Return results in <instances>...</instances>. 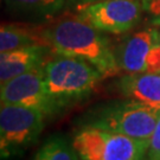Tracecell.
Returning <instances> with one entry per match:
<instances>
[{
  "instance_id": "18",
  "label": "cell",
  "mask_w": 160,
  "mask_h": 160,
  "mask_svg": "<svg viewBox=\"0 0 160 160\" xmlns=\"http://www.w3.org/2000/svg\"><path fill=\"white\" fill-rule=\"evenodd\" d=\"M152 160H160V154L158 155V157H155L154 159H152Z\"/></svg>"
},
{
  "instance_id": "4",
  "label": "cell",
  "mask_w": 160,
  "mask_h": 160,
  "mask_svg": "<svg viewBox=\"0 0 160 160\" xmlns=\"http://www.w3.org/2000/svg\"><path fill=\"white\" fill-rule=\"evenodd\" d=\"M159 115L160 108L131 98L98 109L86 126L121 133L140 140H151Z\"/></svg>"
},
{
  "instance_id": "3",
  "label": "cell",
  "mask_w": 160,
  "mask_h": 160,
  "mask_svg": "<svg viewBox=\"0 0 160 160\" xmlns=\"http://www.w3.org/2000/svg\"><path fill=\"white\" fill-rule=\"evenodd\" d=\"M72 146L81 160H148L149 140L84 126Z\"/></svg>"
},
{
  "instance_id": "16",
  "label": "cell",
  "mask_w": 160,
  "mask_h": 160,
  "mask_svg": "<svg viewBox=\"0 0 160 160\" xmlns=\"http://www.w3.org/2000/svg\"><path fill=\"white\" fill-rule=\"evenodd\" d=\"M145 10L147 11L151 23L159 26L160 25V0H143Z\"/></svg>"
},
{
  "instance_id": "10",
  "label": "cell",
  "mask_w": 160,
  "mask_h": 160,
  "mask_svg": "<svg viewBox=\"0 0 160 160\" xmlns=\"http://www.w3.org/2000/svg\"><path fill=\"white\" fill-rule=\"evenodd\" d=\"M120 89L132 100L160 108V74H128L122 77Z\"/></svg>"
},
{
  "instance_id": "12",
  "label": "cell",
  "mask_w": 160,
  "mask_h": 160,
  "mask_svg": "<svg viewBox=\"0 0 160 160\" xmlns=\"http://www.w3.org/2000/svg\"><path fill=\"white\" fill-rule=\"evenodd\" d=\"M5 2L14 12L33 16H52L63 7L65 0H5Z\"/></svg>"
},
{
  "instance_id": "14",
  "label": "cell",
  "mask_w": 160,
  "mask_h": 160,
  "mask_svg": "<svg viewBox=\"0 0 160 160\" xmlns=\"http://www.w3.org/2000/svg\"><path fill=\"white\" fill-rule=\"evenodd\" d=\"M146 72L160 74V44H155L149 51Z\"/></svg>"
},
{
  "instance_id": "9",
  "label": "cell",
  "mask_w": 160,
  "mask_h": 160,
  "mask_svg": "<svg viewBox=\"0 0 160 160\" xmlns=\"http://www.w3.org/2000/svg\"><path fill=\"white\" fill-rule=\"evenodd\" d=\"M44 55V45L22 48L11 51L1 52L0 55V81L14 78L19 75L39 68Z\"/></svg>"
},
{
  "instance_id": "1",
  "label": "cell",
  "mask_w": 160,
  "mask_h": 160,
  "mask_svg": "<svg viewBox=\"0 0 160 160\" xmlns=\"http://www.w3.org/2000/svg\"><path fill=\"white\" fill-rule=\"evenodd\" d=\"M40 32L46 45L59 55L86 59L103 76H113L120 71L107 39L80 16L61 18Z\"/></svg>"
},
{
  "instance_id": "11",
  "label": "cell",
  "mask_w": 160,
  "mask_h": 160,
  "mask_svg": "<svg viewBox=\"0 0 160 160\" xmlns=\"http://www.w3.org/2000/svg\"><path fill=\"white\" fill-rule=\"evenodd\" d=\"M44 45L48 46L42 36L40 30L33 31V29H26L19 25H1L0 29V51L6 52L30 48V46Z\"/></svg>"
},
{
  "instance_id": "15",
  "label": "cell",
  "mask_w": 160,
  "mask_h": 160,
  "mask_svg": "<svg viewBox=\"0 0 160 160\" xmlns=\"http://www.w3.org/2000/svg\"><path fill=\"white\" fill-rule=\"evenodd\" d=\"M160 154V115L155 129L149 140V149H148V160L154 159L155 157Z\"/></svg>"
},
{
  "instance_id": "8",
  "label": "cell",
  "mask_w": 160,
  "mask_h": 160,
  "mask_svg": "<svg viewBox=\"0 0 160 160\" xmlns=\"http://www.w3.org/2000/svg\"><path fill=\"white\" fill-rule=\"evenodd\" d=\"M158 34L153 30H142L129 36L115 55L120 70L128 74H140L147 70V57L157 44Z\"/></svg>"
},
{
  "instance_id": "17",
  "label": "cell",
  "mask_w": 160,
  "mask_h": 160,
  "mask_svg": "<svg viewBox=\"0 0 160 160\" xmlns=\"http://www.w3.org/2000/svg\"><path fill=\"white\" fill-rule=\"evenodd\" d=\"M77 1H80V2H82L83 5H86V4H92V2H97V1H102V0H77Z\"/></svg>"
},
{
  "instance_id": "7",
  "label": "cell",
  "mask_w": 160,
  "mask_h": 160,
  "mask_svg": "<svg viewBox=\"0 0 160 160\" xmlns=\"http://www.w3.org/2000/svg\"><path fill=\"white\" fill-rule=\"evenodd\" d=\"M0 98L1 103L37 108L45 114L53 110L46 92L43 68H36L1 83Z\"/></svg>"
},
{
  "instance_id": "13",
  "label": "cell",
  "mask_w": 160,
  "mask_h": 160,
  "mask_svg": "<svg viewBox=\"0 0 160 160\" xmlns=\"http://www.w3.org/2000/svg\"><path fill=\"white\" fill-rule=\"evenodd\" d=\"M33 160H78V154L63 138L53 137L38 149Z\"/></svg>"
},
{
  "instance_id": "5",
  "label": "cell",
  "mask_w": 160,
  "mask_h": 160,
  "mask_svg": "<svg viewBox=\"0 0 160 160\" xmlns=\"http://www.w3.org/2000/svg\"><path fill=\"white\" fill-rule=\"evenodd\" d=\"M44 114L37 108L1 103L0 149L2 158L16 154L36 141L44 127Z\"/></svg>"
},
{
  "instance_id": "2",
  "label": "cell",
  "mask_w": 160,
  "mask_h": 160,
  "mask_svg": "<svg viewBox=\"0 0 160 160\" xmlns=\"http://www.w3.org/2000/svg\"><path fill=\"white\" fill-rule=\"evenodd\" d=\"M43 76L56 109L88 96L103 75L86 59L61 55L44 64Z\"/></svg>"
},
{
  "instance_id": "6",
  "label": "cell",
  "mask_w": 160,
  "mask_h": 160,
  "mask_svg": "<svg viewBox=\"0 0 160 160\" xmlns=\"http://www.w3.org/2000/svg\"><path fill=\"white\" fill-rule=\"evenodd\" d=\"M143 0H102L78 6V16L103 32L120 34L140 20Z\"/></svg>"
}]
</instances>
